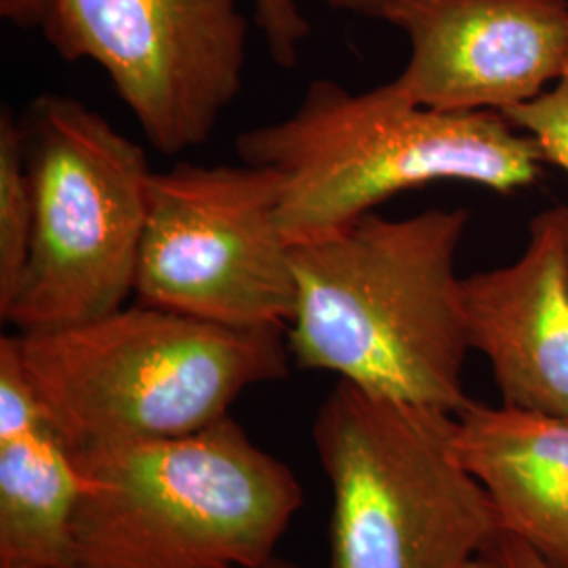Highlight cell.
I'll return each mask as SVG.
<instances>
[{
	"instance_id": "6da1fadb",
	"label": "cell",
	"mask_w": 568,
	"mask_h": 568,
	"mask_svg": "<svg viewBox=\"0 0 568 568\" xmlns=\"http://www.w3.org/2000/svg\"><path fill=\"white\" fill-rule=\"evenodd\" d=\"M466 209L406 220L366 213L293 244L297 302L286 347L302 368L459 413L469 354L457 251Z\"/></svg>"
},
{
	"instance_id": "7a4b0ae2",
	"label": "cell",
	"mask_w": 568,
	"mask_h": 568,
	"mask_svg": "<svg viewBox=\"0 0 568 568\" xmlns=\"http://www.w3.org/2000/svg\"><path fill=\"white\" fill-rule=\"evenodd\" d=\"M236 152L281 178L278 220L291 244L342 230L427 183L511 194L546 164L539 143L506 114L426 108L394 81L363 93L314 81L291 116L239 135Z\"/></svg>"
},
{
	"instance_id": "3957f363",
	"label": "cell",
	"mask_w": 568,
	"mask_h": 568,
	"mask_svg": "<svg viewBox=\"0 0 568 568\" xmlns=\"http://www.w3.org/2000/svg\"><path fill=\"white\" fill-rule=\"evenodd\" d=\"M74 568H257L304 504L230 415L196 434L74 450Z\"/></svg>"
},
{
	"instance_id": "277c9868",
	"label": "cell",
	"mask_w": 568,
	"mask_h": 568,
	"mask_svg": "<svg viewBox=\"0 0 568 568\" xmlns=\"http://www.w3.org/2000/svg\"><path fill=\"white\" fill-rule=\"evenodd\" d=\"M18 337L72 450L196 434L248 387L284 379L291 358L281 326L236 328L143 304Z\"/></svg>"
},
{
	"instance_id": "5b68a950",
	"label": "cell",
	"mask_w": 568,
	"mask_h": 568,
	"mask_svg": "<svg viewBox=\"0 0 568 568\" xmlns=\"http://www.w3.org/2000/svg\"><path fill=\"white\" fill-rule=\"evenodd\" d=\"M455 434L453 410L339 379L312 426L333 495L328 568H464L490 554L499 520Z\"/></svg>"
},
{
	"instance_id": "8992f818",
	"label": "cell",
	"mask_w": 568,
	"mask_h": 568,
	"mask_svg": "<svg viewBox=\"0 0 568 568\" xmlns=\"http://www.w3.org/2000/svg\"><path fill=\"white\" fill-rule=\"evenodd\" d=\"M21 131L34 224L2 321L44 333L119 312L135 293L154 175L145 152L102 114L58 93L30 103Z\"/></svg>"
},
{
	"instance_id": "52a82bcc",
	"label": "cell",
	"mask_w": 568,
	"mask_h": 568,
	"mask_svg": "<svg viewBox=\"0 0 568 568\" xmlns=\"http://www.w3.org/2000/svg\"><path fill=\"white\" fill-rule=\"evenodd\" d=\"M281 178L255 164L154 173L135 278L140 304L236 328H286L297 302Z\"/></svg>"
},
{
	"instance_id": "ba28073f",
	"label": "cell",
	"mask_w": 568,
	"mask_h": 568,
	"mask_svg": "<svg viewBox=\"0 0 568 568\" xmlns=\"http://www.w3.org/2000/svg\"><path fill=\"white\" fill-rule=\"evenodd\" d=\"M65 61H95L163 154L203 145L239 98V0H53L42 26Z\"/></svg>"
},
{
	"instance_id": "9c48e42d",
	"label": "cell",
	"mask_w": 568,
	"mask_h": 568,
	"mask_svg": "<svg viewBox=\"0 0 568 568\" xmlns=\"http://www.w3.org/2000/svg\"><path fill=\"white\" fill-rule=\"evenodd\" d=\"M384 21L410 44L394 84L445 112H501L568 72V0H394Z\"/></svg>"
},
{
	"instance_id": "30bf717a",
	"label": "cell",
	"mask_w": 568,
	"mask_h": 568,
	"mask_svg": "<svg viewBox=\"0 0 568 568\" xmlns=\"http://www.w3.org/2000/svg\"><path fill=\"white\" fill-rule=\"evenodd\" d=\"M469 347L501 405L568 419V209H548L514 264L462 281Z\"/></svg>"
},
{
	"instance_id": "8fae6325",
	"label": "cell",
	"mask_w": 568,
	"mask_h": 568,
	"mask_svg": "<svg viewBox=\"0 0 568 568\" xmlns=\"http://www.w3.org/2000/svg\"><path fill=\"white\" fill-rule=\"evenodd\" d=\"M455 448L487 490L501 535L568 568V419L469 403Z\"/></svg>"
},
{
	"instance_id": "7c38bea8",
	"label": "cell",
	"mask_w": 568,
	"mask_h": 568,
	"mask_svg": "<svg viewBox=\"0 0 568 568\" xmlns=\"http://www.w3.org/2000/svg\"><path fill=\"white\" fill-rule=\"evenodd\" d=\"M82 471L55 427L0 443V568H74Z\"/></svg>"
},
{
	"instance_id": "4fadbf2b",
	"label": "cell",
	"mask_w": 568,
	"mask_h": 568,
	"mask_svg": "<svg viewBox=\"0 0 568 568\" xmlns=\"http://www.w3.org/2000/svg\"><path fill=\"white\" fill-rule=\"evenodd\" d=\"M34 224L32 183L26 163L21 121L0 114V312L11 304L28 264Z\"/></svg>"
},
{
	"instance_id": "5bb4252c",
	"label": "cell",
	"mask_w": 568,
	"mask_h": 568,
	"mask_svg": "<svg viewBox=\"0 0 568 568\" xmlns=\"http://www.w3.org/2000/svg\"><path fill=\"white\" fill-rule=\"evenodd\" d=\"M44 427L55 424L23 363L20 337L4 335L0 339V443Z\"/></svg>"
},
{
	"instance_id": "9a60e30c",
	"label": "cell",
	"mask_w": 568,
	"mask_h": 568,
	"mask_svg": "<svg viewBox=\"0 0 568 568\" xmlns=\"http://www.w3.org/2000/svg\"><path fill=\"white\" fill-rule=\"evenodd\" d=\"M255 26L264 32L272 60L283 68H293L300 58V47L310 37V23L295 0H253ZM328 7L384 20L394 0H325Z\"/></svg>"
},
{
	"instance_id": "2e32d148",
	"label": "cell",
	"mask_w": 568,
	"mask_h": 568,
	"mask_svg": "<svg viewBox=\"0 0 568 568\" xmlns=\"http://www.w3.org/2000/svg\"><path fill=\"white\" fill-rule=\"evenodd\" d=\"M506 116L539 143L546 163L568 173V72L537 100L509 110Z\"/></svg>"
},
{
	"instance_id": "e0dca14e",
	"label": "cell",
	"mask_w": 568,
	"mask_h": 568,
	"mask_svg": "<svg viewBox=\"0 0 568 568\" xmlns=\"http://www.w3.org/2000/svg\"><path fill=\"white\" fill-rule=\"evenodd\" d=\"M53 0H0L2 20L18 28H42L51 13Z\"/></svg>"
},
{
	"instance_id": "ac0fdd59",
	"label": "cell",
	"mask_w": 568,
	"mask_h": 568,
	"mask_svg": "<svg viewBox=\"0 0 568 568\" xmlns=\"http://www.w3.org/2000/svg\"><path fill=\"white\" fill-rule=\"evenodd\" d=\"M488 556H493V560L499 565V568H551L541 556H537L523 541L508 535H501L497 539L495 548L490 549Z\"/></svg>"
},
{
	"instance_id": "d6986e66",
	"label": "cell",
	"mask_w": 568,
	"mask_h": 568,
	"mask_svg": "<svg viewBox=\"0 0 568 568\" xmlns=\"http://www.w3.org/2000/svg\"><path fill=\"white\" fill-rule=\"evenodd\" d=\"M257 568H302L297 567V565H293V562H288V560H284V558H278V556H272L270 560H265L264 565H260Z\"/></svg>"
},
{
	"instance_id": "ffe728a7",
	"label": "cell",
	"mask_w": 568,
	"mask_h": 568,
	"mask_svg": "<svg viewBox=\"0 0 568 568\" xmlns=\"http://www.w3.org/2000/svg\"><path fill=\"white\" fill-rule=\"evenodd\" d=\"M464 568H499V565L493 560V556H483V558L471 560V562Z\"/></svg>"
}]
</instances>
